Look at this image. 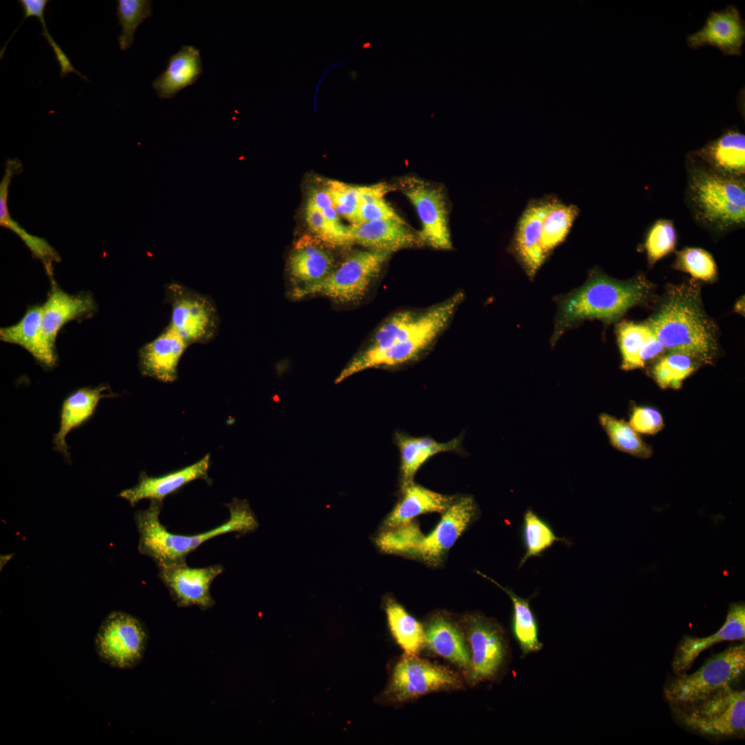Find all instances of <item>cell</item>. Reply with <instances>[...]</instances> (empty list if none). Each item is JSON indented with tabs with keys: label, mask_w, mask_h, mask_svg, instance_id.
<instances>
[{
	"label": "cell",
	"mask_w": 745,
	"mask_h": 745,
	"mask_svg": "<svg viewBox=\"0 0 745 745\" xmlns=\"http://www.w3.org/2000/svg\"><path fill=\"white\" fill-rule=\"evenodd\" d=\"M645 323L667 352L688 355L700 364H710L716 356V326L704 311L696 283L668 286Z\"/></svg>",
	"instance_id": "cell-1"
},
{
	"label": "cell",
	"mask_w": 745,
	"mask_h": 745,
	"mask_svg": "<svg viewBox=\"0 0 745 745\" xmlns=\"http://www.w3.org/2000/svg\"><path fill=\"white\" fill-rule=\"evenodd\" d=\"M652 290V284L643 275L620 281L593 270L583 286L559 299L552 341L585 319L608 323L619 319L628 310L644 302Z\"/></svg>",
	"instance_id": "cell-2"
},
{
	"label": "cell",
	"mask_w": 745,
	"mask_h": 745,
	"mask_svg": "<svg viewBox=\"0 0 745 745\" xmlns=\"http://www.w3.org/2000/svg\"><path fill=\"white\" fill-rule=\"evenodd\" d=\"M685 201L695 222L719 237L745 223V179L725 177L691 153L686 161Z\"/></svg>",
	"instance_id": "cell-3"
},
{
	"label": "cell",
	"mask_w": 745,
	"mask_h": 745,
	"mask_svg": "<svg viewBox=\"0 0 745 745\" xmlns=\"http://www.w3.org/2000/svg\"><path fill=\"white\" fill-rule=\"evenodd\" d=\"M226 505L230 510L227 522L203 533L183 535L166 530L159 519L162 501L151 500L147 509L135 514L139 553L152 558L158 566L186 562L190 552L210 539L229 533H246L257 528V521L246 500L234 498Z\"/></svg>",
	"instance_id": "cell-4"
},
{
	"label": "cell",
	"mask_w": 745,
	"mask_h": 745,
	"mask_svg": "<svg viewBox=\"0 0 745 745\" xmlns=\"http://www.w3.org/2000/svg\"><path fill=\"white\" fill-rule=\"evenodd\" d=\"M428 534L413 521L380 533L375 539L381 551L418 559L430 566L439 564L445 555L475 519L477 505L473 497L455 499Z\"/></svg>",
	"instance_id": "cell-5"
},
{
	"label": "cell",
	"mask_w": 745,
	"mask_h": 745,
	"mask_svg": "<svg viewBox=\"0 0 745 745\" xmlns=\"http://www.w3.org/2000/svg\"><path fill=\"white\" fill-rule=\"evenodd\" d=\"M744 670V644L730 646L707 659L693 673L678 675L669 682L664 687V697L670 707L691 705L733 686Z\"/></svg>",
	"instance_id": "cell-6"
},
{
	"label": "cell",
	"mask_w": 745,
	"mask_h": 745,
	"mask_svg": "<svg viewBox=\"0 0 745 745\" xmlns=\"http://www.w3.org/2000/svg\"><path fill=\"white\" fill-rule=\"evenodd\" d=\"M463 299V292H459L437 304L433 317L406 341L384 350L365 348L341 370L335 384L368 368L397 366L419 357L446 328Z\"/></svg>",
	"instance_id": "cell-7"
},
{
	"label": "cell",
	"mask_w": 745,
	"mask_h": 745,
	"mask_svg": "<svg viewBox=\"0 0 745 745\" xmlns=\"http://www.w3.org/2000/svg\"><path fill=\"white\" fill-rule=\"evenodd\" d=\"M391 255L370 250L354 252L322 280L294 288L291 297L299 299L320 295L342 303L359 302Z\"/></svg>",
	"instance_id": "cell-8"
},
{
	"label": "cell",
	"mask_w": 745,
	"mask_h": 745,
	"mask_svg": "<svg viewBox=\"0 0 745 745\" xmlns=\"http://www.w3.org/2000/svg\"><path fill=\"white\" fill-rule=\"evenodd\" d=\"M686 728L714 739L742 735L745 731V691L732 686L682 707H671Z\"/></svg>",
	"instance_id": "cell-9"
},
{
	"label": "cell",
	"mask_w": 745,
	"mask_h": 745,
	"mask_svg": "<svg viewBox=\"0 0 745 745\" xmlns=\"http://www.w3.org/2000/svg\"><path fill=\"white\" fill-rule=\"evenodd\" d=\"M462 687L459 675L449 668L405 654L394 666L381 698L387 704H402L433 692Z\"/></svg>",
	"instance_id": "cell-10"
},
{
	"label": "cell",
	"mask_w": 745,
	"mask_h": 745,
	"mask_svg": "<svg viewBox=\"0 0 745 745\" xmlns=\"http://www.w3.org/2000/svg\"><path fill=\"white\" fill-rule=\"evenodd\" d=\"M165 294L171 306L168 326L188 346L207 344L217 336L220 318L211 297L176 281L165 286Z\"/></svg>",
	"instance_id": "cell-11"
},
{
	"label": "cell",
	"mask_w": 745,
	"mask_h": 745,
	"mask_svg": "<svg viewBox=\"0 0 745 745\" xmlns=\"http://www.w3.org/2000/svg\"><path fill=\"white\" fill-rule=\"evenodd\" d=\"M464 633L470 645L471 665L466 679L473 686L492 680L504 666L508 645L502 627L479 614L464 617Z\"/></svg>",
	"instance_id": "cell-12"
},
{
	"label": "cell",
	"mask_w": 745,
	"mask_h": 745,
	"mask_svg": "<svg viewBox=\"0 0 745 745\" xmlns=\"http://www.w3.org/2000/svg\"><path fill=\"white\" fill-rule=\"evenodd\" d=\"M148 635L136 617L120 611L109 614L97 633L95 645L99 658L110 666L130 668L142 659Z\"/></svg>",
	"instance_id": "cell-13"
},
{
	"label": "cell",
	"mask_w": 745,
	"mask_h": 745,
	"mask_svg": "<svg viewBox=\"0 0 745 745\" xmlns=\"http://www.w3.org/2000/svg\"><path fill=\"white\" fill-rule=\"evenodd\" d=\"M398 187L415 208L421 223L419 234L424 245L451 249L448 212L441 188L414 176L401 177Z\"/></svg>",
	"instance_id": "cell-14"
},
{
	"label": "cell",
	"mask_w": 745,
	"mask_h": 745,
	"mask_svg": "<svg viewBox=\"0 0 745 745\" xmlns=\"http://www.w3.org/2000/svg\"><path fill=\"white\" fill-rule=\"evenodd\" d=\"M158 567L159 578L179 606H197L208 609L214 606L210 588L214 579L223 571L221 565L190 568L186 562H181Z\"/></svg>",
	"instance_id": "cell-15"
},
{
	"label": "cell",
	"mask_w": 745,
	"mask_h": 745,
	"mask_svg": "<svg viewBox=\"0 0 745 745\" xmlns=\"http://www.w3.org/2000/svg\"><path fill=\"white\" fill-rule=\"evenodd\" d=\"M351 244L368 250L393 254L400 250L424 246L419 232L404 220H374L348 226Z\"/></svg>",
	"instance_id": "cell-16"
},
{
	"label": "cell",
	"mask_w": 745,
	"mask_h": 745,
	"mask_svg": "<svg viewBox=\"0 0 745 745\" xmlns=\"http://www.w3.org/2000/svg\"><path fill=\"white\" fill-rule=\"evenodd\" d=\"M210 454L199 461L182 469L158 476L150 477L145 472L140 473L138 484L119 493V497L133 506L144 499L162 501L168 495L178 491L189 482L201 479L211 483L208 477Z\"/></svg>",
	"instance_id": "cell-17"
},
{
	"label": "cell",
	"mask_w": 745,
	"mask_h": 745,
	"mask_svg": "<svg viewBox=\"0 0 745 745\" xmlns=\"http://www.w3.org/2000/svg\"><path fill=\"white\" fill-rule=\"evenodd\" d=\"M555 199L531 202L522 214L517 223L513 248L516 257L532 279L545 257L541 246V234L544 217Z\"/></svg>",
	"instance_id": "cell-18"
},
{
	"label": "cell",
	"mask_w": 745,
	"mask_h": 745,
	"mask_svg": "<svg viewBox=\"0 0 745 745\" xmlns=\"http://www.w3.org/2000/svg\"><path fill=\"white\" fill-rule=\"evenodd\" d=\"M745 38L744 23L738 10L733 6L712 12L703 28L688 35L687 43L692 48L711 46L724 54L739 55Z\"/></svg>",
	"instance_id": "cell-19"
},
{
	"label": "cell",
	"mask_w": 745,
	"mask_h": 745,
	"mask_svg": "<svg viewBox=\"0 0 745 745\" xmlns=\"http://www.w3.org/2000/svg\"><path fill=\"white\" fill-rule=\"evenodd\" d=\"M188 347L170 326L139 352V366L143 375L170 383L177 378L178 364Z\"/></svg>",
	"instance_id": "cell-20"
},
{
	"label": "cell",
	"mask_w": 745,
	"mask_h": 745,
	"mask_svg": "<svg viewBox=\"0 0 745 745\" xmlns=\"http://www.w3.org/2000/svg\"><path fill=\"white\" fill-rule=\"evenodd\" d=\"M745 637V605L743 602L731 604L722 626L713 634L704 637L685 636L678 644L672 661L675 674L688 670L699 654L713 645L724 642L742 640Z\"/></svg>",
	"instance_id": "cell-21"
},
{
	"label": "cell",
	"mask_w": 745,
	"mask_h": 745,
	"mask_svg": "<svg viewBox=\"0 0 745 745\" xmlns=\"http://www.w3.org/2000/svg\"><path fill=\"white\" fill-rule=\"evenodd\" d=\"M108 385L83 387L70 393L63 400L60 413V427L54 435V449L61 453L68 461L70 459L66 437L72 430L86 424L95 414L99 401L106 397L117 396Z\"/></svg>",
	"instance_id": "cell-22"
},
{
	"label": "cell",
	"mask_w": 745,
	"mask_h": 745,
	"mask_svg": "<svg viewBox=\"0 0 745 745\" xmlns=\"http://www.w3.org/2000/svg\"><path fill=\"white\" fill-rule=\"evenodd\" d=\"M96 304L89 294L70 295L53 283L42 304L41 326L45 338L55 346L57 336L68 321L90 316Z\"/></svg>",
	"instance_id": "cell-23"
},
{
	"label": "cell",
	"mask_w": 745,
	"mask_h": 745,
	"mask_svg": "<svg viewBox=\"0 0 745 745\" xmlns=\"http://www.w3.org/2000/svg\"><path fill=\"white\" fill-rule=\"evenodd\" d=\"M41 316L42 305L30 306L18 323L1 328L0 339L25 348L43 368H52L57 364V356L55 346L43 335Z\"/></svg>",
	"instance_id": "cell-24"
},
{
	"label": "cell",
	"mask_w": 745,
	"mask_h": 745,
	"mask_svg": "<svg viewBox=\"0 0 745 745\" xmlns=\"http://www.w3.org/2000/svg\"><path fill=\"white\" fill-rule=\"evenodd\" d=\"M703 165L721 175L744 178L745 135L728 130L717 139L691 152Z\"/></svg>",
	"instance_id": "cell-25"
},
{
	"label": "cell",
	"mask_w": 745,
	"mask_h": 745,
	"mask_svg": "<svg viewBox=\"0 0 745 745\" xmlns=\"http://www.w3.org/2000/svg\"><path fill=\"white\" fill-rule=\"evenodd\" d=\"M325 245L315 236L305 235L295 243L288 261L292 279L301 284L316 283L334 269V257Z\"/></svg>",
	"instance_id": "cell-26"
},
{
	"label": "cell",
	"mask_w": 745,
	"mask_h": 745,
	"mask_svg": "<svg viewBox=\"0 0 745 745\" xmlns=\"http://www.w3.org/2000/svg\"><path fill=\"white\" fill-rule=\"evenodd\" d=\"M424 647L448 660L466 676L471 665L470 650L465 633L446 616L433 617L424 627Z\"/></svg>",
	"instance_id": "cell-27"
},
{
	"label": "cell",
	"mask_w": 745,
	"mask_h": 745,
	"mask_svg": "<svg viewBox=\"0 0 745 745\" xmlns=\"http://www.w3.org/2000/svg\"><path fill=\"white\" fill-rule=\"evenodd\" d=\"M403 495L384 522L386 529L399 527L417 516L428 513H444L456 499L421 485L410 483L404 488Z\"/></svg>",
	"instance_id": "cell-28"
},
{
	"label": "cell",
	"mask_w": 745,
	"mask_h": 745,
	"mask_svg": "<svg viewBox=\"0 0 745 745\" xmlns=\"http://www.w3.org/2000/svg\"><path fill=\"white\" fill-rule=\"evenodd\" d=\"M202 72L199 50L193 46H183L170 56L166 70L152 81V87L160 99H171L192 85Z\"/></svg>",
	"instance_id": "cell-29"
},
{
	"label": "cell",
	"mask_w": 745,
	"mask_h": 745,
	"mask_svg": "<svg viewBox=\"0 0 745 745\" xmlns=\"http://www.w3.org/2000/svg\"><path fill=\"white\" fill-rule=\"evenodd\" d=\"M396 443L401 455V488L413 482L420 467L431 457L443 452L457 450L459 438L448 442H438L429 437H413L397 433Z\"/></svg>",
	"instance_id": "cell-30"
},
{
	"label": "cell",
	"mask_w": 745,
	"mask_h": 745,
	"mask_svg": "<svg viewBox=\"0 0 745 745\" xmlns=\"http://www.w3.org/2000/svg\"><path fill=\"white\" fill-rule=\"evenodd\" d=\"M435 305L424 310H403L388 317L377 328L368 350H379L403 342L433 316Z\"/></svg>",
	"instance_id": "cell-31"
},
{
	"label": "cell",
	"mask_w": 745,
	"mask_h": 745,
	"mask_svg": "<svg viewBox=\"0 0 745 745\" xmlns=\"http://www.w3.org/2000/svg\"><path fill=\"white\" fill-rule=\"evenodd\" d=\"M388 627L405 654L417 655L424 647V627L404 608L391 598L385 602Z\"/></svg>",
	"instance_id": "cell-32"
},
{
	"label": "cell",
	"mask_w": 745,
	"mask_h": 745,
	"mask_svg": "<svg viewBox=\"0 0 745 745\" xmlns=\"http://www.w3.org/2000/svg\"><path fill=\"white\" fill-rule=\"evenodd\" d=\"M479 574L493 582L510 598L513 606V633L523 655H526L530 653L540 650L543 644L539 640L538 624L530 606L529 599L521 597L513 590L501 586L485 575L480 573Z\"/></svg>",
	"instance_id": "cell-33"
},
{
	"label": "cell",
	"mask_w": 745,
	"mask_h": 745,
	"mask_svg": "<svg viewBox=\"0 0 745 745\" xmlns=\"http://www.w3.org/2000/svg\"><path fill=\"white\" fill-rule=\"evenodd\" d=\"M521 536L525 553L519 562V567L528 559L542 556L555 542H568L564 538L558 537L551 525L530 508L524 513Z\"/></svg>",
	"instance_id": "cell-34"
},
{
	"label": "cell",
	"mask_w": 745,
	"mask_h": 745,
	"mask_svg": "<svg viewBox=\"0 0 745 745\" xmlns=\"http://www.w3.org/2000/svg\"><path fill=\"white\" fill-rule=\"evenodd\" d=\"M578 213L575 206L554 201L542 223L540 246L545 259L564 240Z\"/></svg>",
	"instance_id": "cell-35"
},
{
	"label": "cell",
	"mask_w": 745,
	"mask_h": 745,
	"mask_svg": "<svg viewBox=\"0 0 745 745\" xmlns=\"http://www.w3.org/2000/svg\"><path fill=\"white\" fill-rule=\"evenodd\" d=\"M396 188L386 183L361 186L360 201L353 223L357 225L374 220L404 219L388 203L384 197Z\"/></svg>",
	"instance_id": "cell-36"
},
{
	"label": "cell",
	"mask_w": 745,
	"mask_h": 745,
	"mask_svg": "<svg viewBox=\"0 0 745 745\" xmlns=\"http://www.w3.org/2000/svg\"><path fill=\"white\" fill-rule=\"evenodd\" d=\"M699 364L688 355L668 352L655 363L652 369V375L661 388L677 389Z\"/></svg>",
	"instance_id": "cell-37"
},
{
	"label": "cell",
	"mask_w": 745,
	"mask_h": 745,
	"mask_svg": "<svg viewBox=\"0 0 745 745\" xmlns=\"http://www.w3.org/2000/svg\"><path fill=\"white\" fill-rule=\"evenodd\" d=\"M599 421L615 448L640 458L651 456V448L628 423L606 413L601 414Z\"/></svg>",
	"instance_id": "cell-38"
},
{
	"label": "cell",
	"mask_w": 745,
	"mask_h": 745,
	"mask_svg": "<svg viewBox=\"0 0 745 745\" xmlns=\"http://www.w3.org/2000/svg\"><path fill=\"white\" fill-rule=\"evenodd\" d=\"M152 14V1L150 0L117 1V17L121 27L117 40L121 50L131 48L137 28Z\"/></svg>",
	"instance_id": "cell-39"
},
{
	"label": "cell",
	"mask_w": 745,
	"mask_h": 745,
	"mask_svg": "<svg viewBox=\"0 0 745 745\" xmlns=\"http://www.w3.org/2000/svg\"><path fill=\"white\" fill-rule=\"evenodd\" d=\"M651 331L645 322L623 321L619 324L617 335L622 358V369L629 370L644 367L639 354Z\"/></svg>",
	"instance_id": "cell-40"
},
{
	"label": "cell",
	"mask_w": 745,
	"mask_h": 745,
	"mask_svg": "<svg viewBox=\"0 0 745 745\" xmlns=\"http://www.w3.org/2000/svg\"><path fill=\"white\" fill-rule=\"evenodd\" d=\"M19 5L23 12V20L19 26L15 29L10 37L9 40H11L12 37L16 34L18 29L21 26L23 23L29 17H36L40 21L42 26L41 34L46 38L48 44L51 46L54 51L56 60L58 62L60 67V77L61 78L67 77L70 73H75L79 76L82 79L88 81L89 79L86 76L82 74L80 72L77 70L72 66L69 58L61 48V47L57 43L54 39L50 34L46 20L44 17V11L46 6L48 3V0H19Z\"/></svg>",
	"instance_id": "cell-41"
},
{
	"label": "cell",
	"mask_w": 745,
	"mask_h": 745,
	"mask_svg": "<svg viewBox=\"0 0 745 745\" xmlns=\"http://www.w3.org/2000/svg\"><path fill=\"white\" fill-rule=\"evenodd\" d=\"M673 267L691 275L694 279L713 281L717 268L710 252L700 248L686 247L676 252Z\"/></svg>",
	"instance_id": "cell-42"
},
{
	"label": "cell",
	"mask_w": 745,
	"mask_h": 745,
	"mask_svg": "<svg viewBox=\"0 0 745 745\" xmlns=\"http://www.w3.org/2000/svg\"><path fill=\"white\" fill-rule=\"evenodd\" d=\"M676 244L677 232L673 221L666 219L655 221L649 228L644 244L648 264L653 266L673 251Z\"/></svg>",
	"instance_id": "cell-43"
},
{
	"label": "cell",
	"mask_w": 745,
	"mask_h": 745,
	"mask_svg": "<svg viewBox=\"0 0 745 745\" xmlns=\"http://www.w3.org/2000/svg\"><path fill=\"white\" fill-rule=\"evenodd\" d=\"M325 189L329 194L338 215L352 224L359 207L361 186H352L337 180H328Z\"/></svg>",
	"instance_id": "cell-44"
},
{
	"label": "cell",
	"mask_w": 745,
	"mask_h": 745,
	"mask_svg": "<svg viewBox=\"0 0 745 745\" xmlns=\"http://www.w3.org/2000/svg\"><path fill=\"white\" fill-rule=\"evenodd\" d=\"M305 219L314 236L327 246H349L348 241L330 226L320 209L309 198L305 208Z\"/></svg>",
	"instance_id": "cell-45"
},
{
	"label": "cell",
	"mask_w": 745,
	"mask_h": 745,
	"mask_svg": "<svg viewBox=\"0 0 745 745\" xmlns=\"http://www.w3.org/2000/svg\"><path fill=\"white\" fill-rule=\"evenodd\" d=\"M309 199L320 209L330 226L344 238L349 245H351L348 234V226L340 222L339 215L325 188H312L310 192Z\"/></svg>",
	"instance_id": "cell-46"
},
{
	"label": "cell",
	"mask_w": 745,
	"mask_h": 745,
	"mask_svg": "<svg viewBox=\"0 0 745 745\" xmlns=\"http://www.w3.org/2000/svg\"><path fill=\"white\" fill-rule=\"evenodd\" d=\"M629 424L637 433L651 435L658 433L664 426L659 412L646 406L633 408Z\"/></svg>",
	"instance_id": "cell-47"
},
{
	"label": "cell",
	"mask_w": 745,
	"mask_h": 745,
	"mask_svg": "<svg viewBox=\"0 0 745 745\" xmlns=\"http://www.w3.org/2000/svg\"><path fill=\"white\" fill-rule=\"evenodd\" d=\"M21 163L17 159H9L6 163V170L0 185V221L2 226L10 230L15 223L9 214L8 208V186L14 170L19 168Z\"/></svg>",
	"instance_id": "cell-48"
},
{
	"label": "cell",
	"mask_w": 745,
	"mask_h": 745,
	"mask_svg": "<svg viewBox=\"0 0 745 745\" xmlns=\"http://www.w3.org/2000/svg\"><path fill=\"white\" fill-rule=\"evenodd\" d=\"M666 351L663 346L659 341L653 331L646 338L641 349L639 358L644 366L649 360L657 358Z\"/></svg>",
	"instance_id": "cell-49"
}]
</instances>
